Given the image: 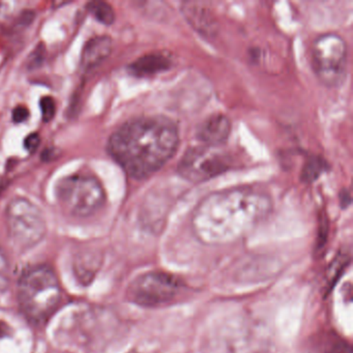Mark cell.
Returning a JSON list of instances; mask_svg holds the SVG:
<instances>
[{
    "instance_id": "6da1fadb",
    "label": "cell",
    "mask_w": 353,
    "mask_h": 353,
    "mask_svg": "<svg viewBox=\"0 0 353 353\" xmlns=\"http://www.w3.org/2000/svg\"><path fill=\"white\" fill-rule=\"evenodd\" d=\"M270 210V197L262 192L247 188L216 192L197 206L192 226L201 243L227 245L249 234Z\"/></svg>"
},
{
    "instance_id": "7a4b0ae2",
    "label": "cell",
    "mask_w": 353,
    "mask_h": 353,
    "mask_svg": "<svg viewBox=\"0 0 353 353\" xmlns=\"http://www.w3.org/2000/svg\"><path fill=\"white\" fill-rule=\"evenodd\" d=\"M179 131L164 117L127 121L108 140L113 160L134 179H144L160 170L176 152Z\"/></svg>"
},
{
    "instance_id": "3957f363",
    "label": "cell",
    "mask_w": 353,
    "mask_h": 353,
    "mask_svg": "<svg viewBox=\"0 0 353 353\" xmlns=\"http://www.w3.org/2000/svg\"><path fill=\"white\" fill-rule=\"evenodd\" d=\"M61 299L63 288L50 266L39 264L22 272L17 284L18 305L32 323H46L59 309Z\"/></svg>"
},
{
    "instance_id": "277c9868",
    "label": "cell",
    "mask_w": 353,
    "mask_h": 353,
    "mask_svg": "<svg viewBox=\"0 0 353 353\" xmlns=\"http://www.w3.org/2000/svg\"><path fill=\"white\" fill-rule=\"evenodd\" d=\"M61 208L76 218H88L106 202V193L98 179L88 174L63 177L55 188Z\"/></svg>"
},
{
    "instance_id": "5b68a950",
    "label": "cell",
    "mask_w": 353,
    "mask_h": 353,
    "mask_svg": "<svg viewBox=\"0 0 353 353\" xmlns=\"http://www.w3.org/2000/svg\"><path fill=\"white\" fill-rule=\"evenodd\" d=\"M185 285L174 274L152 270L140 274L130 283L127 299L142 307H162L179 301Z\"/></svg>"
},
{
    "instance_id": "8992f818",
    "label": "cell",
    "mask_w": 353,
    "mask_h": 353,
    "mask_svg": "<svg viewBox=\"0 0 353 353\" xmlns=\"http://www.w3.org/2000/svg\"><path fill=\"white\" fill-rule=\"evenodd\" d=\"M6 224L12 243L21 250L38 245L47 234V222L42 210L26 198L16 197L8 204Z\"/></svg>"
},
{
    "instance_id": "52a82bcc",
    "label": "cell",
    "mask_w": 353,
    "mask_h": 353,
    "mask_svg": "<svg viewBox=\"0 0 353 353\" xmlns=\"http://www.w3.org/2000/svg\"><path fill=\"white\" fill-rule=\"evenodd\" d=\"M312 67L319 81L328 88H338L347 73V45L336 34L318 37L312 45Z\"/></svg>"
},
{
    "instance_id": "ba28073f",
    "label": "cell",
    "mask_w": 353,
    "mask_h": 353,
    "mask_svg": "<svg viewBox=\"0 0 353 353\" xmlns=\"http://www.w3.org/2000/svg\"><path fill=\"white\" fill-rule=\"evenodd\" d=\"M231 158L216 148H189L179 164L181 176L193 183H202L230 169Z\"/></svg>"
},
{
    "instance_id": "9c48e42d",
    "label": "cell",
    "mask_w": 353,
    "mask_h": 353,
    "mask_svg": "<svg viewBox=\"0 0 353 353\" xmlns=\"http://www.w3.org/2000/svg\"><path fill=\"white\" fill-rule=\"evenodd\" d=\"M231 133V123L223 114L208 117L198 130V138L210 148H219L228 139Z\"/></svg>"
},
{
    "instance_id": "30bf717a",
    "label": "cell",
    "mask_w": 353,
    "mask_h": 353,
    "mask_svg": "<svg viewBox=\"0 0 353 353\" xmlns=\"http://www.w3.org/2000/svg\"><path fill=\"white\" fill-rule=\"evenodd\" d=\"M112 51V40L107 36H97L86 42L81 54V67L85 71L94 69L108 59Z\"/></svg>"
},
{
    "instance_id": "8fae6325",
    "label": "cell",
    "mask_w": 353,
    "mask_h": 353,
    "mask_svg": "<svg viewBox=\"0 0 353 353\" xmlns=\"http://www.w3.org/2000/svg\"><path fill=\"white\" fill-rule=\"evenodd\" d=\"M171 68V59L162 52H152L136 59L128 68L130 74L138 78L158 75Z\"/></svg>"
},
{
    "instance_id": "7c38bea8",
    "label": "cell",
    "mask_w": 353,
    "mask_h": 353,
    "mask_svg": "<svg viewBox=\"0 0 353 353\" xmlns=\"http://www.w3.org/2000/svg\"><path fill=\"white\" fill-rule=\"evenodd\" d=\"M101 265V257L94 253H83L74 261V272L78 281L88 286L94 280Z\"/></svg>"
},
{
    "instance_id": "4fadbf2b",
    "label": "cell",
    "mask_w": 353,
    "mask_h": 353,
    "mask_svg": "<svg viewBox=\"0 0 353 353\" xmlns=\"http://www.w3.org/2000/svg\"><path fill=\"white\" fill-rule=\"evenodd\" d=\"M205 9V8H204ZM203 8L198 7L196 3H187V7L183 8L185 16L196 30L199 32H208L212 28V18L208 15V12Z\"/></svg>"
},
{
    "instance_id": "5bb4252c",
    "label": "cell",
    "mask_w": 353,
    "mask_h": 353,
    "mask_svg": "<svg viewBox=\"0 0 353 353\" xmlns=\"http://www.w3.org/2000/svg\"><path fill=\"white\" fill-rule=\"evenodd\" d=\"M86 9L94 16V19L98 20L104 26H110L115 22L117 15H115L114 10L111 5L105 1H92V3H88Z\"/></svg>"
},
{
    "instance_id": "9a60e30c",
    "label": "cell",
    "mask_w": 353,
    "mask_h": 353,
    "mask_svg": "<svg viewBox=\"0 0 353 353\" xmlns=\"http://www.w3.org/2000/svg\"><path fill=\"white\" fill-rule=\"evenodd\" d=\"M327 169V163L320 157H312L303 168L301 177L305 183H312L317 179Z\"/></svg>"
},
{
    "instance_id": "2e32d148",
    "label": "cell",
    "mask_w": 353,
    "mask_h": 353,
    "mask_svg": "<svg viewBox=\"0 0 353 353\" xmlns=\"http://www.w3.org/2000/svg\"><path fill=\"white\" fill-rule=\"evenodd\" d=\"M11 282V264L7 254L0 247V292L7 290Z\"/></svg>"
},
{
    "instance_id": "e0dca14e",
    "label": "cell",
    "mask_w": 353,
    "mask_h": 353,
    "mask_svg": "<svg viewBox=\"0 0 353 353\" xmlns=\"http://www.w3.org/2000/svg\"><path fill=\"white\" fill-rule=\"evenodd\" d=\"M41 112H42V119L45 123H49L54 119L57 113V103L54 99L51 97H44L40 102Z\"/></svg>"
},
{
    "instance_id": "ac0fdd59",
    "label": "cell",
    "mask_w": 353,
    "mask_h": 353,
    "mask_svg": "<svg viewBox=\"0 0 353 353\" xmlns=\"http://www.w3.org/2000/svg\"><path fill=\"white\" fill-rule=\"evenodd\" d=\"M325 353H351V347L346 341L336 338L327 345Z\"/></svg>"
},
{
    "instance_id": "d6986e66",
    "label": "cell",
    "mask_w": 353,
    "mask_h": 353,
    "mask_svg": "<svg viewBox=\"0 0 353 353\" xmlns=\"http://www.w3.org/2000/svg\"><path fill=\"white\" fill-rule=\"evenodd\" d=\"M30 110L26 106H17L13 110V121L15 123H22L30 119Z\"/></svg>"
},
{
    "instance_id": "ffe728a7",
    "label": "cell",
    "mask_w": 353,
    "mask_h": 353,
    "mask_svg": "<svg viewBox=\"0 0 353 353\" xmlns=\"http://www.w3.org/2000/svg\"><path fill=\"white\" fill-rule=\"evenodd\" d=\"M40 144L41 136L38 133L30 134L24 141V146H26V150L30 152H36Z\"/></svg>"
}]
</instances>
